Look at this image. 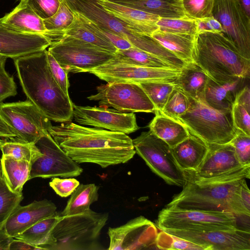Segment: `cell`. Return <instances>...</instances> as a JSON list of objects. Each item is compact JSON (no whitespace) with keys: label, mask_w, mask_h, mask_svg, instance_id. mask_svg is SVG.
Returning a JSON list of instances; mask_svg holds the SVG:
<instances>
[{"label":"cell","mask_w":250,"mask_h":250,"mask_svg":"<svg viewBox=\"0 0 250 250\" xmlns=\"http://www.w3.org/2000/svg\"><path fill=\"white\" fill-rule=\"evenodd\" d=\"M231 111L236 129L250 136V90L248 85L237 93Z\"/></svg>","instance_id":"e575fe53"},{"label":"cell","mask_w":250,"mask_h":250,"mask_svg":"<svg viewBox=\"0 0 250 250\" xmlns=\"http://www.w3.org/2000/svg\"><path fill=\"white\" fill-rule=\"evenodd\" d=\"M0 116L15 133L16 139L35 143L52 125L30 100L0 104Z\"/></svg>","instance_id":"8fae6325"},{"label":"cell","mask_w":250,"mask_h":250,"mask_svg":"<svg viewBox=\"0 0 250 250\" xmlns=\"http://www.w3.org/2000/svg\"><path fill=\"white\" fill-rule=\"evenodd\" d=\"M113 59L122 63L139 66L176 68L156 56L133 47L125 50H118L115 53Z\"/></svg>","instance_id":"d6a6232c"},{"label":"cell","mask_w":250,"mask_h":250,"mask_svg":"<svg viewBox=\"0 0 250 250\" xmlns=\"http://www.w3.org/2000/svg\"><path fill=\"white\" fill-rule=\"evenodd\" d=\"M99 187L94 184H79L71 194L62 216L82 213L90 209V205L99 198Z\"/></svg>","instance_id":"1f68e13d"},{"label":"cell","mask_w":250,"mask_h":250,"mask_svg":"<svg viewBox=\"0 0 250 250\" xmlns=\"http://www.w3.org/2000/svg\"><path fill=\"white\" fill-rule=\"evenodd\" d=\"M47 51L68 73L88 72L115 56V53L66 36L51 42Z\"/></svg>","instance_id":"9c48e42d"},{"label":"cell","mask_w":250,"mask_h":250,"mask_svg":"<svg viewBox=\"0 0 250 250\" xmlns=\"http://www.w3.org/2000/svg\"><path fill=\"white\" fill-rule=\"evenodd\" d=\"M156 226L140 216L116 228H109V250L158 249L156 246Z\"/></svg>","instance_id":"2e32d148"},{"label":"cell","mask_w":250,"mask_h":250,"mask_svg":"<svg viewBox=\"0 0 250 250\" xmlns=\"http://www.w3.org/2000/svg\"><path fill=\"white\" fill-rule=\"evenodd\" d=\"M7 59L0 55V104L6 98L15 96L17 94V85L14 78L5 68Z\"/></svg>","instance_id":"ee69618b"},{"label":"cell","mask_w":250,"mask_h":250,"mask_svg":"<svg viewBox=\"0 0 250 250\" xmlns=\"http://www.w3.org/2000/svg\"><path fill=\"white\" fill-rule=\"evenodd\" d=\"M198 34L205 32H223L220 23L212 17L196 20Z\"/></svg>","instance_id":"c3c4849f"},{"label":"cell","mask_w":250,"mask_h":250,"mask_svg":"<svg viewBox=\"0 0 250 250\" xmlns=\"http://www.w3.org/2000/svg\"><path fill=\"white\" fill-rule=\"evenodd\" d=\"M41 250V249L28 243L17 239H14L9 246V250Z\"/></svg>","instance_id":"816d5d0a"},{"label":"cell","mask_w":250,"mask_h":250,"mask_svg":"<svg viewBox=\"0 0 250 250\" xmlns=\"http://www.w3.org/2000/svg\"><path fill=\"white\" fill-rule=\"evenodd\" d=\"M80 182L73 178L53 177L49 182V186L54 191L62 197H68L73 193Z\"/></svg>","instance_id":"7dc6e473"},{"label":"cell","mask_w":250,"mask_h":250,"mask_svg":"<svg viewBox=\"0 0 250 250\" xmlns=\"http://www.w3.org/2000/svg\"><path fill=\"white\" fill-rule=\"evenodd\" d=\"M13 239L7 233L4 225L0 227V250H9V246Z\"/></svg>","instance_id":"f5cc1de1"},{"label":"cell","mask_w":250,"mask_h":250,"mask_svg":"<svg viewBox=\"0 0 250 250\" xmlns=\"http://www.w3.org/2000/svg\"><path fill=\"white\" fill-rule=\"evenodd\" d=\"M51 43L44 35L17 32L0 24V55L7 58L14 60L42 51Z\"/></svg>","instance_id":"d6986e66"},{"label":"cell","mask_w":250,"mask_h":250,"mask_svg":"<svg viewBox=\"0 0 250 250\" xmlns=\"http://www.w3.org/2000/svg\"><path fill=\"white\" fill-rule=\"evenodd\" d=\"M212 16L239 53L250 60V17L238 0H214Z\"/></svg>","instance_id":"5bb4252c"},{"label":"cell","mask_w":250,"mask_h":250,"mask_svg":"<svg viewBox=\"0 0 250 250\" xmlns=\"http://www.w3.org/2000/svg\"><path fill=\"white\" fill-rule=\"evenodd\" d=\"M156 23L159 30L162 31L192 35L198 34L196 20L188 18H160Z\"/></svg>","instance_id":"74e56055"},{"label":"cell","mask_w":250,"mask_h":250,"mask_svg":"<svg viewBox=\"0 0 250 250\" xmlns=\"http://www.w3.org/2000/svg\"><path fill=\"white\" fill-rule=\"evenodd\" d=\"M73 12L74 20L68 28L61 32L46 34L45 36L51 42L66 36L82 40L113 53L118 50L96 24L80 14Z\"/></svg>","instance_id":"44dd1931"},{"label":"cell","mask_w":250,"mask_h":250,"mask_svg":"<svg viewBox=\"0 0 250 250\" xmlns=\"http://www.w3.org/2000/svg\"><path fill=\"white\" fill-rule=\"evenodd\" d=\"M183 189L166 206L184 209L224 211L250 217L240 197L244 179L231 181L197 183L185 175Z\"/></svg>","instance_id":"277c9868"},{"label":"cell","mask_w":250,"mask_h":250,"mask_svg":"<svg viewBox=\"0 0 250 250\" xmlns=\"http://www.w3.org/2000/svg\"><path fill=\"white\" fill-rule=\"evenodd\" d=\"M246 14L250 17V0H238Z\"/></svg>","instance_id":"11a10c76"},{"label":"cell","mask_w":250,"mask_h":250,"mask_svg":"<svg viewBox=\"0 0 250 250\" xmlns=\"http://www.w3.org/2000/svg\"><path fill=\"white\" fill-rule=\"evenodd\" d=\"M0 150L2 155L26 161L31 165L42 154L35 143L22 142L15 138L0 139Z\"/></svg>","instance_id":"836d02e7"},{"label":"cell","mask_w":250,"mask_h":250,"mask_svg":"<svg viewBox=\"0 0 250 250\" xmlns=\"http://www.w3.org/2000/svg\"><path fill=\"white\" fill-rule=\"evenodd\" d=\"M240 197L245 209L250 214V192L245 179H243L241 185Z\"/></svg>","instance_id":"f907efd6"},{"label":"cell","mask_w":250,"mask_h":250,"mask_svg":"<svg viewBox=\"0 0 250 250\" xmlns=\"http://www.w3.org/2000/svg\"><path fill=\"white\" fill-rule=\"evenodd\" d=\"M0 164L2 177L10 190L17 194H22L23 187L29 180L31 163L2 155Z\"/></svg>","instance_id":"4dcf8cb0"},{"label":"cell","mask_w":250,"mask_h":250,"mask_svg":"<svg viewBox=\"0 0 250 250\" xmlns=\"http://www.w3.org/2000/svg\"><path fill=\"white\" fill-rule=\"evenodd\" d=\"M27 4L42 20L52 16L58 10L61 0H21Z\"/></svg>","instance_id":"f6af8a7d"},{"label":"cell","mask_w":250,"mask_h":250,"mask_svg":"<svg viewBox=\"0 0 250 250\" xmlns=\"http://www.w3.org/2000/svg\"><path fill=\"white\" fill-rule=\"evenodd\" d=\"M62 215L57 211L53 215L37 222L14 238L24 241L41 250H52L56 244L52 231Z\"/></svg>","instance_id":"83f0119b"},{"label":"cell","mask_w":250,"mask_h":250,"mask_svg":"<svg viewBox=\"0 0 250 250\" xmlns=\"http://www.w3.org/2000/svg\"><path fill=\"white\" fill-rule=\"evenodd\" d=\"M196 36L167 32L159 29L151 35L164 47L187 63L193 62Z\"/></svg>","instance_id":"f546056e"},{"label":"cell","mask_w":250,"mask_h":250,"mask_svg":"<svg viewBox=\"0 0 250 250\" xmlns=\"http://www.w3.org/2000/svg\"><path fill=\"white\" fill-rule=\"evenodd\" d=\"M180 69L139 66L122 63L112 59L88 72L107 83L162 81L173 82Z\"/></svg>","instance_id":"9a60e30c"},{"label":"cell","mask_w":250,"mask_h":250,"mask_svg":"<svg viewBox=\"0 0 250 250\" xmlns=\"http://www.w3.org/2000/svg\"><path fill=\"white\" fill-rule=\"evenodd\" d=\"M189 105V97L175 86L164 107L160 111L166 115L177 119L187 111Z\"/></svg>","instance_id":"60d3db41"},{"label":"cell","mask_w":250,"mask_h":250,"mask_svg":"<svg viewBox=\"0 0 250 250\" xmlns=\"http://www.w3.org/2000/svg\"><path fill=\"white\" fill-rule=\"evenodd\" d=\"M56 210V205L47 199L34 201L24 206L19 205L6 221V231L14 238L39 221L53 215Z\"/></svg>","instance_id":"ffe728a7"},{"label":"cell","mask_w":250,"mask_h":250,"mask_svg":"<svg viewBox=\"0 0 250 250\" xmlns=\"http://www.w3.org/2000/svg\"><path fill=\"white\" fill-rule=\"evenodd\" d=\"M208 78L206 73L193 62L180 69L173 83L188 97L203 102Z\"/></svg>","instance_id":"484cf974"},{"label":"cell","mask_w":250,"mask_h":250,"mask_svg":"<svg viewBox=\"0 0 250 250\" xmlns=\"http://www.w3.org/2000/svg\"><path fill=\"white\" fill-rule=\"evenodd\" d=\"M189 99V108L177 119L191 134L207 144H217L229 143L236 136L238 130L234 126L231 111H217L202 101Z\"/></svg>","instance_id":"8992f818"},{"label":"cell","mask_w":250,"mask_h":250,"mask_svg":"<svg viewBox=\"0 0 250 250\" xmlns=\"http://www.w3.org/2000/svg\"><path fill=\"white\" fill-rule=\"evenodd\" d=\"M193 60L209 78L220 84L249 76L250 60L243 57L223 32L198 34Z\"/></svg>","instance_id":"3957f363"},{"label":"cell","mask_w":250,"mask_h":250,"mask_svg":"<svg viewBox=\"0 0 250 250\" xmlns=\"http://www.w3.org/2000/svg\"><path fill=\"white\" fill-rule=\"evenodd\" d=\"M177 164L182 169H197L208 150L207 143L189 132L188 136L171 148Z\"/></svg>","instance_id":"d4e9b609"},{"label":"cell","mask_w":250,"mask_h":250,"mask_svg":"<svg viewBox=\"0 0 250 250\" xmlns=\"http://www.w3.org/2000/svg\"><path fill=\"white\" fill-rule=\"evenodd\" d=\"M137 153L150 169L167 184L183 187L186 181L184 170L177 164L171 148L150 130L132 140Z\"/></svg>","instance_id":"30bf717a"},{"label":"cell","mask_w":250,"mask_h":250,"mask_svg":"<svg viewBox=\"0 0 250 250\" xmlns=\"http://www.w3.org/2000/svg\"><path fill=\"white\" fill-rule=\"evenodd\" d=\"M73 118L80 125L102 128L128 134L139 129L135 115L104 107L82 106L73 104Z\"/></svg>","instance_id":"e0dca14e"},{"label":"cell","mask_w":250,"mask_h":250,"mask_svg":"<svg viewBox=\"0 0 250 250\" xmlns=\"http://www.w3.org/2000/svg\"><path fill=\"white\" fill-rule=\"evenodd\" d=\"M102 33L118 50H125L133 45L124 38L105 29L98 27Z\"/></svg>","instance_id":"681fc988"},{"label":"cell","mask_w":250,"mask_h":250,"mask_svg":"<svg viewBox=\"0 0 250 250\" xmlns=\"http://www.w3.org/2000/svg\"><path fill=\"white\" fill-rule=\"evenodd\" d=\"M35 145L42 153L31 165L29 180L36 177L69 178L80 175L83 171L48 133Z\"/></svg>","instance_id":"4fadbf2b"},{"label":"cell","mask_w":250,"mask_h":250,"mask_svg":"<svg viewBox=\"0 0 250 250\" xmlns=\"http://www.w3.org/2000/svg\"><path fill=\"white\" fill-rule=\"evenodd\" d=\"M0 24L19 33L41 34L45 36L47 32L43 20L22 1L10 13L0 18Z\"/></svg>","instance_id":"603a6c76"},{"label":"cell","mask_w":250,"mask_h":250,"mask_svg":"<svg viewBox=\"0 0 250 250\" xmlns=\"http://www.w3.org/2000/svg\"><path fill=\"white\" fill-rule=\"evenodd\" d=\"M155 114V116L150 123L149 128L171 148L188 136V130L180 120L166 115L159 110H156Z\"/></svg>","instance_id":"4316f807"},{"label":"cell","mask_w":250,"mask_h":250,"mask_svg":"<svg viewBox=\"0 0 250 250\" xmlns=\"http://www.w3.org/2000/svg\"><path fill=\"white\" fill-rule=\"evenodd\" d=\"M156 226L190 231L229 230L238 229L236 216L229 212L207 211L167 207L161 210Z\"/></svg>","instance_id":"52a82bcc"},{"label":"cell","mask_w":250,"mask_h":250,"mask_svg":"<svg viewBox=\"0 0 250 250\" xmlns=\"http://www.w3.org/2000/svg\"><path fill=\"white\" fill-rule=\"evenodd\" d=\"M156 246L161 250H212L209 246L197 244L163 230L158 233Z\"/></svg>","instance_id":"8d00e7d4"},{"label":"cell","mask_w":250,"mask_h":250,"mask_svg":"<svg viewBox=\"0 0 250 250\" xmlns=\"http://www.w3.org/2000/svg\"><path fill=\"white\" fill-rule=\"evenodd\" d=\"M97 0L105 10L139 33L151 35L159 29L156 23L161 17L158 16L108 0Z\"/></svg>","instance_id":"7402d4cb"},{"label":"cell","mask_w":250,"mask_h":250,"mask_svg":"<svg viewBox=\"0 0 250 250\" xmlns=\"http://www.w3.org/2000/svg\"><path fill=\"white\" fill-rule=\"evenodd\" d=\"M245 79L241 78L234 82L220 84L209 77L203 102L216 110L230 111L236 95L242 88Z\"/></svg>","instance_id":"cb8c5ba5"},{"label":"cell","mask_w":250,"mask_h":250,"mask_svg":"<svg viewBox=\"0 0 250 250\" xmlns=\"http://www.w3.org/2000/svg\"><path fill=\"white\" fill-rule=\"evenodd\" d=\"M234 148L237 159L242 166H250V136L238 130L229 142Z\"/></svg>","instance_id":"7bdbcfd3"},{"label":"cell","mask_w":250,"mask_h":250,"mask_svg":"<svg viewBox=\"0 0 250 250\" xmlns=\"http://www.w3.org/2000/svg\"><path fill=\"white\" fill-rule=\"evenodd\" d=\"M16 137L15 133L11 129L0 116V138L13 139Z\"/></svg>","instance_id":"db71d44e"},{"label":"cell","mask_w":250,"mask_h":250,"mask_svg":"<svg viewBox=\"0 0 250 250\" xmlns=\"http://www.w3.org/2000/svg\"><path fill=\"white\" fill-rule=\"evenodd\" d=\"M47 60L52 74L63 92L69 95V83L67 77L68 72L57 62L53 56L47 51Z\"/></svg>","instance_id":"bcb514c9"},{"label":"cell","mask_w":250,"mask_h":250,"mask_svg":"<svg viewBox=\"0 0 250 250\" xmlns=\"http://www.w3.org/2000/svg\"><path fill=\"white\" fill-rule=\"evenodd\" d=\"M207 154L196 170H189L193 180L198 183L224 182L249 179L250 166H242L233 146L207 144Z\"/></svg>","instance_id":"ba28073f"},{"label":"cell","mask_w":250,"mask_h":250,"mask_svg":"<svg viewBox=\"0 0 250 250\" xmlns=\"http://www.w3.org/2000/svg\"><path fill=\"white\" fill-rule=\"evenodd\" d=\"M23 199L22 194L11 191L4 179L0 178V227L4 225L8 217Z\"/></svg>","instance_id":"f35d334b"},{"label":"cell","mask_w":250,"mask_h":250,"mask_svg":"<svg viewBox=\"0 0 250 250\" xmlns=\"http://www.w3.org/2000/svg\"><path fill=\"white\" fill-rule=\"evenodd\" d=\"M148 97L156 110L161 111L175 87L173 82H144L138 83Z\"/></svg>","instance_id":"d590c367"},{"label":"cell","mask_w":250,"mask_h":250,"mask_svg":"<svg viewBox=\"0 0 250 250\" xmlns=\"http://www.w3.org/2000/svg\"><path fill=\"white\" fill-rule=\"evenodd\" d=\"M48 132L78 164L93 163L105 168L125 163L136 153L132 140L122 132L85 127L70 121L52 125Z\"/></svg>","instance_id":"6da1fadb"},{"label":"cell","mask_w":250,"mask_h":250,"mask_svg":"<svg viewBox=\"0 0 250 250\" xmlns=\"http://www.w3.org/2000/svg\"><path fill=\"white\" fill-rule=\"evenodd\" d=\"M97 93L87 98L99 102V106L112 107L125 113L154 112L155 107L138 83L113 82L97 87Z\"/></svg>","instance_id":"7c38bea8"},{"label":"cell","mask_w":250,"mask_h":250,"mask_svg":"<svg viewBox=\"0 0 250 250\" xmlns=\"http://www.w3.org/2000/svg\"><path fill=\"white\" fill-rule=\"evenodd\" d=\"M114 3L140 10L161 18H188L182 0H108Z\"/></svg>","instance_id":"f1b7e54d"},{"label":"cell","mask_w":250,"mask_h":250,"mask_svg":"<svg viewBox=\"0 0 250 250\" xmlns=\"http://www.w3.org/2000/svg\"><path fill=\"white\" fill-rule=\"evenodd\" d=\"M169 234L194 243L207 245L212 250H250L249 230L190 231L166 229Z\"/></svg>","instance_id":"ac0fdd59"},{"label":"cell","mask_w":250,"mask_h":250,"mask_svg":"<svg viewBox=\"0 0 250 250\" xmlns=\"http://www.w3.org/2000/svg\"><path fill=\"white\" fill-rule=\"evenodd\" d=\"M108 219L107 213L90 208L82 213L62 216L52 231L56 240L52 250L103 249L98 240Z\"/></svg>","instance_id":"5b68a950"},{"label":"cell","mask_w":250,"mask_h":250,"mask_svg":"<svg viewBox=\"0 0 250 250\" xmlns=\"http://www.w3.org/2000/svg\"><path fill=\"white\" fill-rule=\"evenodd\" d=\"M74 13L62 0L57 12L51 17L43 20L47 33H57L63 31L72 23Z\"/></svg>","instance_id":"ab89813d"},{"label":"cell","mask_w":250,"mask_h":250,"mask_svg":"<svg viewBox=\"0 0 250 250\" xmlns=\"http://www.w3.org/2000/svg\"><path fill=\"white\" fill-rule=\"evenodd\" d=\"M23 92L49 120L58 123L71 121L73 104L55 80L47 60V51L13 60Z\"/></svg>","instance_id":"7a4b0ae2"},{"label":"cell","mask_w":250,"mask_h":250,"mask_svg":"<svg viewBox=\"0 0 250 250\" xmlns=\"http://www.w3.org/2000/svg\"><path fill=\"white\" fill-rule=\"evenodd\" d=\"M214 0H182L186 16L193 20H200L212 17V11Z\"/></svg>","instance_id":"b9f144b4"}]
</instances>
